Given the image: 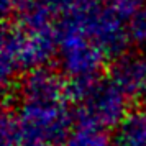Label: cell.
Instances as JSON below:
<instances>
[{"instance_id": "obj_3", "label": "cell", "mask_w": 146, "mask_h": 146, "mask_svg": "<svg viewBox=\"0 0 146 146\" xmlns=\"http://www.w3.org/2000/svg\"><path fill=\"white\" fill-rule=\"evenodd\" d=\"M105 136L100 131V128L80 125V130L76 131L69 138L66 146H105Z\"/></svg>"}, {"instance_id": "obj_1", "label": "cell", "mask_w": 146, "mask_h": 146, "mask_svg": "<svg viewBox=\"0 0 146 146\" xmlns=\"http://www.w3.org/2000/svg\"><path fill=\"white\" fill-rule=\"evenodd\" d=\"M113 84L123 94L146 92V58L133 56L117 62L113 72Z\"/></svg>"}, {"instance_id": "obj_4", "label": "cell", "mask_w": 146, "mask_h": 146, "mask_svg": "<svg viewBox=\"0 0 146 146\" xmlns=\"http://www.w3.org/2000/svg\"><path fill=\"white\" fill-rule=\"evenodd\" d=\"M130 40L139 46H146V8L135 12L130 21Z\"/></svg>"}, {"instance_id": "obj_2", "label": "cell", "mask_w": 146, "mask_h": 146, "mask_svg": "<svg viewBox=\"0 0 146 146\" xmlns=\"http://www.w3.org/2000/svg\"><path fill=\"white\" fill-rule=\"evenodd\" d=\"M117 146H146V115H130L120 130Z\"/></svg>"}]
</instances>
